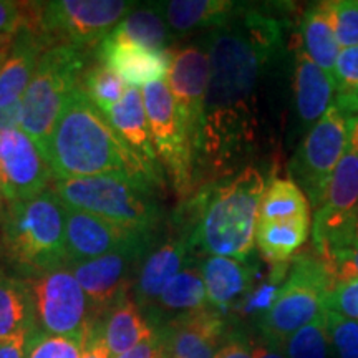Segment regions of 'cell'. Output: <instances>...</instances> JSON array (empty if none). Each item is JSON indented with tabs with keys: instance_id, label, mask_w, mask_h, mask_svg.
Masks as SVG:
<instances>
[{
	"instance_id": "5",
	"label": "cell",
	"mask_w": 358,
	"mask_h": 358,
	"mask_svg": "<svg viewBox=\"0 0 358 358\" xmlns=\"http://www.w3.org/2000/svg\"><path fill=\"white\" fill-rule=\"evenodd\" d=\"M50 187L66 208L122 226L158 231L163 216L156 187L145 179L128 176L52 179Z\"/></svg>"
},
{
	"instance_id": "23",
	"label": "cell",
	"mask_w": 358,
	"mask_h": 358,
	"mask_svg": "<svg viewBox=\"0 0 358 358\" xmlns=\"http://www.w3.org/2000/svg\"><path fill=\"white\" fill-rule=\"evenodd\" d=\"M203 275L208 302L221 313L241 302L252 290L256 267L250 261L232 257L209 256L199 266Z\"/></svg>"
},
{
	"instance_id": "42",
	"label": "cell",
	"mask_w": 358,
	"mask_h": 358,
	"mask_svg": "<svg viewBox=\"0 0 358 358\" xmlns=\"http://www.w3.org/2000/svg\"><path fill=\"white\" fill-rule=\"evenodd\" d=\"M22 13H24V3L0 0V37H10L19 32Z\"/></svg>"
},
{
	"instance_id": "34",
	"label": "cell",
	"mask_w": 358,
	"mask_h": 358,
	"mask_svg": "<svg viewBox=\"0 0 358 358\" xmlns=\"http://www.w3.org/2000/svg\"><path fill=\"white\" fill-rule=\"evenodd\" d=\"M282 348L287 358H335L324 313L319 319L290 335Z\"/></svg>"
},
{
	"instance_id": "12",
	"label": "cell",
	"mask_w": 358,
	"mask_h": 358,
	"mask_svg": "<svg viewBox=\"0 0 358 358\" xmlns=\"http://www.w3.org/2000/svg\"><path fill=\"white\" fill-rule=\"evenodd\" d=\"M358 206V115L350 116L345 151L330 179L324 204L315 211L312 241L315 254L327 257L338 248Z\"/></svg>"
},
{
	"instance_id": "11",
	"label": "cell",
	"mask_w": 358,
	"mask_h": 358,
	"mask_svg": "<svg viewBox=\"0 0 358 358\" xmlns=\"http://www.w3.org/2000/svg\"><path fill=\"white\" fill-rule=\"evenodd\" d=\"M25 284L37 329L52 335L88 334L92 325L88 297L69 266L27 277Z\"/></svg>"
},
{
	"instance_id": "4",
	"label": "cell",
	"mask_w": 358,
	"mask_h": 358,
	"mask_svg": "<svg viewBox=\"0 0 358 358\" xmlns=\"http://www.w3.org/2000/svg\"><path fill=\"white\" fill-rule=\"evenodd\" d=\"M0 249L24 279L69 264L66 206L52 187L10 204L0 222Z\"/></svg>"
},
{
	"instance_id": "19",
	"label": "cell",
	"mask_w": 358,
	"mask_h": 358,
	"mask_svg": "<svg viewBox=\"0 0 358 358\" xmlns=\"http://www.w3.org/2000/svg\"><path fill=\"white\" fill-rule=\"evenodd\" d=\"M191 229L179 222L178 234L168 237L159 248L148 252L138 268L136 280H134V301L145 317L153 310L163 290L176 277L179 272L192 262Z\"/></svg>"
},
{
	"instance_id": "21",
	"label": "cell",
	"mask_w": 358,
	"mask_h": 358,
	"mask_svg": "<svg viewBox=\"0 0 358 358\" xmlns=\"http://www.w3.org/2000/svg\"><path fill=\"white\" fill-rule=\"evenodd\" d=\"M334 80L319 65L313 64L302 45H297L294 66V105L303 131L307 133L319 122L334 105Z\"/></svg>"
},
{
	"instance_id": "18",
	"label": "cell",
	"mask_w": 358,
	"mask_h": 358,
	"mask_svg": "<svg viewBox=\"0 0 358 358\" xmlns=\"http://www.w3.org/2000/svg\"><path fill=\"white\" fill-rule=\"evenodd\" d=\"M96 58L98 64L108 66L129 88H138L168 77L173 50L145 47L115 29L96 47Z\"/></svg>"
},
{
	"instance_id": "45",
	"label": "cell",
	"mask_w": 358,
	"mask_h": 358,
	"mask_svg": "<svg viewBox=\"0 0 358 358\" xmlns=\"http://www.w3.org/2000/svg\"><path fill=\"white\" fill-rule=\"evenodd\" d=\"M27 337L22 335L10 340H0V358H25Z\"/></svg>"
},
{
	"instance_id": "50",
	"label": "cell",
	"mask_w": 358,
	"mask_h": 358,
	"mask_svg": "<svg viewBox=\"0 0 358 358\" xmlns=\"http://www.w3.org/2000/svg\"><path fill=\"white\" fill-rule=\"evenodd\" d=\"M8 208H10V203H8L7 198H6V194H3L2 182H0V222H2V219L6 217Z\"/></svg>"
},
{
	"instance_id": "47",
	"label": "cell",
	"mask_w": 358,
	"mask_h": 358,
	"mask_svg": "<svg viewBox=\"0 0 358 358\" xmlns=\"http://www.w3.org/2000/svg\"><path fill=\"white\" fill-rule=\"evenodd\" d=\"M340 249H358V206H357L355 216H353L350 226H348L347 232L343 234L338 248L335 250H340Z\"/></svg>"
},
{
	"instance_id": "10",
	"label": "cell",
	"mask_w": 358,
	"mask_h": 358,
	"mask_svg": "<svg viewBox=\"0 0 358 358\" xmlns=\"http://www.w3.org/2000/svg\"><path fill=\"white\" fill-rule=\"evenodd\" d=\"M143 101L161 164L168 169L179 198L187 199L194 191L196 153L166 80L146 85Z\"/></svg>"
},
{
	"instance_id": "30",
	"label": "cell",
	"mask_w": 358,
	"mask_h": 358,
	"mask_svg": "<svg viewBox=\"0 0 358 358\" xmlns=\"http://www.w3.org/2000/svg\"><path fill=\"white\" fill-rule=\"evenodd\" d=\"M310 203L307 196L292 179H272L271 185L264 192L261 208H259V221H312Z\"/></svg>"
},
{
	"instance_id": "39",
	"label": "cell",
	"mask_w": 358,
	"mask_h": 358,
	"mask_svg": "<svg viewBox=\"0 0 358 358\" xmlns=\"http://www.w3.org/2000/svg\"><path fill=\"white\" fill-rule=\"evenodd\" d=\"M284 282L272 279L268 277L267 282H264L262 285L252 289L250 292L245 295V297L239 303V310L244 315H264L268 308L274 306L277 294H279L280 285Z\"/></svg>"
},
{
	"instance_id": "17",
	"label": "cell",
	"mask_w": 358,
	"mask_h": 358,
	"mask_svg": "<svg viewBox=\"0 0 358 358\" xmlns=\"http://www.w3.org/2000/svg\"><path fill=\"white\" fill-rule=\"evenodd\" d=\"M168 358H216L231 329L211 306L156 329Z\"/></svg>"
},
{
	"instance_id": "48",
	"label": "cell",
	"mask_w": 358,
	"mask_h": 358,
	"mask_svg": "<svg viewBox=\"0 0 358 358\" xmlns=\"http://www.w3.org/2000/svg\"><path fill=\"white\" fill-rule=\"evenodd\" d=\"M254 358H287L284 353V348L280 345H274L264 340L262 343L254 347Z\"/></svg>"
},
{
	"instance_id": "43",
	"label": "cell",
	"mask_w": 358,
	"mask_h": 358,
	"mask_svg": "<svg viewBox=\"0 0 358 358\" xmlns=\"http://www.w3.org/2000/svg\"><path fill=\"white\" fill-rule=\"evenodd\" d=\"M82 358H111L110 348L103 335V322L98 320L90 325Z\"/></svg>"
},
{
	"instance_id": "44",
	"label": "cell",
	"mask_w": 358,
	"mask_h": 358,
	"mask_svg": "<svg viewBox=\"0 0 358 358\" xmlns=\"http://www.w3.org/2000/svg\"><path fill=\"white\" fill-rule=\"evenodd\" d=\"M111 358H168L166 352H164L163 342H161L158 332L153 337H150L145 342H141L140 345H136L131 350L122 353V355H116Z\"/></svg>"
},
{
	"instance_id": "2",
	"label": "cell",
	"mask_w": 358,
	"mask_h": 358,
	"mask_svg": "<svg viewBox=\"0 0 358 358\" xmlns=\"http://www.w3.org/2000/svg\"><path fill=\"white\" fill-rule=\"evenodd\" d=\"M43 151L53 179L128 176L151 182L140 158L82 88L66 101Z\"/></svg>"
},
{
	"instance_id": "20",
	"label": "cell",
	"mask_w": 358,
	"mask_h": 358,
	"mask_svg": "<svg viewBox=\"0 0 358 358\" xmlns=\"http://www.w3.org/2000/svg\"><path fill=\"white\" fill-rule=\"evenodd\" d=\"M106 118L129 146V150L140 158L151 182L156 187L164 186L163 164L156 153L153 136H151L143 92L138 88H127L122 100L111 108Z\"/></svg>"
},
{
	"instance_id": "49",
	"label": "cell",
	"mask_w": 358,
	"mask_h": 358,
	"mask_svg": "<svg viewBox=\"0 0 358 358\" xmlns=\"http://www.w3.org/2000/svg\"><path fill=\"white\" fill-rule=\"evenodd\" d=\"M15 35H10V37H0V69H2V65L6 64L8 55H10L13 38H15Z\"/></svg>"
},
{
	"instance_id": "35",
	"label": "cell",
	"mask_w": 358,
	"mask_h": 358,
	"mask_svg": "<svg viewBox=\"0 0 358 358\" xmlns=\"http://www.w3.org/2000/svg\"><path fill=\"white\" fill-rule=\"evenodd\" d=\"M87 335H52L35 327L27 337L25 358H82Z\"/></svg>"
},
{
	"instance_id": "46",
	"label": "cell",
	"mask_w": 358,
	"mask_h": 358,
	"mask_svg": "<svg viewBox=\"0 0 358 358\" xmlns=\"http://www.w3.org/2000/svg\"><path fill=\"white\" fill-rule=\"evenodd\" d=\"M13 128H20V103L0 110V133Z\"/></svg>"
},
{
	"instance_id": "31",
	"label": "cell",
	"mask_w": 358,
	"mask_h": 358,
	"mask_svg": "<svg viewBox=\"0 0 358 358\" xmlns=\"http://www.w3.org/2000/svg\"><path fill=\"white\" fill-rule=\"evenodd\" d=\"M118 32L128 38L155 50H169L173 32L164 20L158 3H150L148 7H134L131 12L116 27Z\"/></svg>"
},
{
	"instance_id": "32",
	"label": "cell",
	"mask_w": 358,
	"mask_h": 358,
	"mask_svg": "<svg viewBox=\"0 0 358 358\" xmlns=\"http://www.w3.org/2000/svg\"><path fill=\"white\" fill-rule=\"evenodd\" d=\"M115 71L108 66L95 64L85 70L82 77V90L90 100L95 103V106L103 115L108 116L111 108L122 100L127 87Z\"/></svg>"
},
{
	"instance_id": "26",
	"label": "cell",
	"mask_w": 358,
	"mask_h": 358,
	"mask_svg": "<svg viewBox=\"0 0 358 358\" xmlns=\"http://www.w3.org/2000/svg\"><path fill=\"white\" fill-rule=\"evenodd\" d=\"M301 45L310 60L334 80L340 45L335 35L330 2L310 3L301 20Z\"/></svg>"
},
{
	"instance_id": "6",
	"label": "cell",
	"mask_w": 358,
	"mask_h": 358,
	"mask_svg": "<svg viewBox=\"0 0 358 358\" xmlns=\"http://www.w3.org/2000/svg\"><path fill=\"white\" fill-rule=\"evenodd\" d=\"M134 6L127 0L27 2L25 24L37 30L50 48L65 45L85 50L98 47Z\"/></svg>"
},
{
	"instance_id": "28",
	"label": "cell",
	"mask_w": 358,
	"mask_h": 358,
	"mask_svg": "<svg viewBox=\"0 0 358 358\" xmlns=\"http://www.w3.org/2000/svg\"><path fill=\"white\" fill-rule=\"evenodd\" d=\"M34 329L32 297L25 279L0 268V340L29 335Z\"/></svg>"
},
{
	"instance_id": "29",
	"label": "cell",
	"mask_w": 358,
	"mask_h": 358,
	"mask_svg": "<svg viewBox=\"0 0 358 358\" xmlns=\"http://www.w3.org/2000/svg\"><path fill=\"white\" fill-rule=\"evenodd\" d=\"M310 221H266L257 222L256 245L272 266L290 264L299 249L307 243Z\"/></svg>"
},
{
	"instance_id": "7",
	"label": "cell",
	"mask_w": 358,
	"mask_h": 358,
	"mask_svg": "<svg viewBox=\"0 0 358 358\" xmlns=\"http://www.w3.org/2000/svg\"><path fill=\"white\" fill-rule=\"evenodd\" d=\"M334 285L330 268L319 254L303 252L295 256L274 306L259 317V330L264 340L282 347L290 335L319 319Z\"/></svg>"
},
{
	"instance_id": "36",
	"label": "cell",
	"mask_w": 358,
	"mask_h": 358,
	"mask_svg": "<svg viewBox=\"0 0 358 358\" xmlns=\"http://www.w3.org/2000/svg\"><path fill=\"white\" fill-rule=\"evenodd\" d=\"M330 345L335 358H358V320L324 310Z\"/></svg>"
},
{
	"instance_id": "14",
	"label": "cell",
	"mask_w": 358,
	"mask_h": 358,
	"mask_svg": "<svg viewBox=\"0 0 358 358\" xmlns=\"http://www.w3.org/2000/svg\"><path fill=\"white\" fill-rule=\"evenodd\" d=\"M53 173L47 155L22 128L0 133V182L10 204L48 189Z\"/></svg>"
},
{
	"instance_id": "8",
	"label": "cell",
	"mask_w": 358,
	"mask_h": 358,
	"mask_svg": "<svg viewBox=\"0 0 358 358\" xmlns=\"http://www.w3.org/2000/svg\"><path fill=\"white\" fill-rule=\"evenodd\" d=\"M83 50L57 45L40 58L32 82L20 100V128L45 146L70 96L82 88Z\"/></svg>"
},
{
	"instance_id": "13",
	"label": "cell",
	"mask_w": 358,
	"mask_h": 358,
	"mask_svg": "<svg viewBox=\"0 0 358 358\" xmlns=\"http://www.w3.org/2000/svg\"><path fill=\"white\" fill-rule=\"evenodd\" d=\"M150 250L129 248L69 266L88 297L92 324L106 317L116 303L128 297L136 280L134 271Z\"/></svg>"
},
{
	"instance_id": "25",
	"label": "cell",
	"mask_w": 358,
	"mask_h": 358,
	"mask_svg": "<svg viewBox=\"0 0 358 358\" xmlns=\"http://www.w3.org/2000/svg\"><path fill=\"white\" fill-rule=\"evenodd\" d=\"M156 3L173 34L216 30L226 25L241 8L239 3L231 0H169Z\"/></svg>"
},
{
	"instance_id": "27",
	"label": "cell",
	"mask_w": 358,
	"mask_h": 358,
	"mask_svg": "<svg viewBox=\"0 0 358 358\" xmlns=\"http://www.w3.org/2000/svg\"><path fill=\"white\" fill-rule=\"evenodd\" d=\"M101 322L103 335H105L111 357L131 350L156 334L140 306L129 295L116 303L106 313V317H103Z\"/></svg>"
},
{
	"instance_id": "15",
	"label": "cell",
	"mask_w": 358,
	"mask_h": 358,
	"mask_svg": "<svg viewBox=\"0 0 358 358\" xmlns=\"http://www.w3.org/2000/svg\"><path fill=\"white\" fill-rule=\"evenodd\" d=\"M156 232L122 226L90 213L66 208V266L129 248L151 249Z\"/></svg>"
},
{
	"instance_id": "24",
	"label": "cell",
	"mask_w": 358,
	"mask_h": 358,
	"mask_svg": "<svg viewBox=\"0 0 358 358\" xmlns=\"http://www.w3.org/2000/svg\"><path fill=\"white\" fill-rule=\"evenodd\" d=\"M206 307H209V302L203 275L199 267L191 262L169 282L146 319L156 330L178 317L203 310Z\"/></svg>"
},
{
	"instance_id": "38",
	"label": "cell",
	"mask_w": 358,
	"mask_h": 358,
	"mask_svg": "<svg viewBox=\"0 0 358 358\" xmlns=\"http://www.w3.org/2000/svg\"><path fill=\"white\" fill-rule=\"evenodd\" d=\"M325 308L338 315L358 320V279L335 284L327 295Z\"/></svg>"
},
{
	"instance_id": "1",
	"label": "cell",
	"mask_w": 358,
	"mask_h": 358,
	"mask_svg": "<svg viewBox=\"0 0 358 358\" xmlns=\"http://www.w3.org/2000/svg\"><path fill=\"white\" fill-rule=\"evenodd\" d=\"M209 82L196 168L234 176L256 148L259 88L282 48L280 22L256 7H241L208 37Z\"/></svg>"
},
{
	"instance_id": "22",
	"label": "cell",
	"mask_w": 358,
	"mask_h": 358,
	"mask_svg": "<svg viewBox=\"0 0 358 358\" xmlns=\"http://www.w3.org/2000/svg\"><path fill=\"white\" fill-rule=\"evenodd\" d=\"M48 45L30 27L20 25L10 55L0 69V110L20 103Z\"/></svg>"
},
{
	"instance_id": "41",
	"label": "cell",
	"mask_w": 358,
	"mask_h": 358,
	"mask_svg": "<svg viewBox=\"0 0 358 358\" xmlns=\"http://www.w3.org/2000/svg\"><path fill=\"white\" fill-rule=\"evenodd\" d=\"M216 358H254L252 342L239 330H232Z\"/></svg>"
},
{
	"instance_id": "16",
	"label": "cell",
	"mask_w": 358,
	"mask_h": 358,
	"mask_svg": "<svg viewBox=\"0 0 358 358\" xmlns=\"http://www.w3.org/2000/svg\"><path fill=\"white\" fill-rule=\"evenodd\" d=\"M209 82L208 47L192 43L185 48L173 50L171 70L168 85L181 115L185 127L198 153L201 133H203L206 93Z\"/></svg>"
},
{
	"instance_id": "37",
	"label": "cell",
	"mask_w": 358,
	"mask_h": 358,
	"mask_svg": "<svg viewBox=\"0 0 358 358\" xmlns=\"http://www.w3.org/2000/svg\"><path fill=\"white\" fill-rule=\"evenodd\" d=\"M330 8L340 50L358 47V0H332Z\"/></svg>"
},
{
	"instance_id": "40",
	"label": "cell",
	"mask_w": 358,
	"mask_h": 358,
	"mask_svg": "<svg viewBox=\"0 0 358 358\" xmlns=\"http://www.w3.org/2000/svg\"><path fill=\"white\" fill-rule=\"evenodd\" d=\"M330 268L335 284L358 279V249H340L322 257Z\"/></svg>"
},
{
	"instance_id": "9",
	"label": "cell",
	"mask_w": 358,
	"mask_h": 358,
	"mask_svg": "<svg viewBox=\"0 0 358 358\" xmlns=\"http://www.w3.org/2000/svg\"><path fill=\"white\" fill-rule=\"evenodd\" d=\"M350 116L332 105L308 129L289 163L290 179L303 191L313 209L324 204L330 179L345 151Z\"/></svg>"
},
{
	"instance_id": "3",
	"label": "cell",
	"mask_w": 358,
	"mask_h": 358,
	"mask_svg": "<svg viewBox=\"0 0 358 358\" xmlns=\"http://www.w3.org/2000/svg\"><path fill=\"white\" fill-rule=\"evenodd\" d=\"M266 174L245 166L222 182L204 186L189 199L181 219L191 226V245L209 256L248 261L256 244Z\"/></svg>"
},
{
	"instance_id": "33",
	"label": "cell",
	"mask_w": 358,
	"mask_h": 358,
	"mask_svg": "<svg viewBox=\"0 0 358 358\" xmlns=\"http://www.w3.org/2000/svg\"><path fill=\"white\" fill-rule=\"evenodd\" d=\"M334 105L347 116L358 115V47L340 50L334 71Z\"/></svg>"
}]
</instances>
